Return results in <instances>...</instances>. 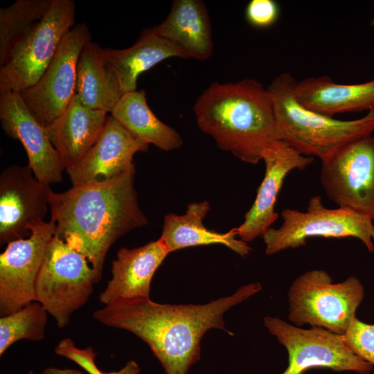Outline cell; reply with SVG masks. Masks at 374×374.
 I'll use <instances>...</instances> for the list:
<instances>
[{
	"mask_svg": "<svg viewBox=\"0 0 374 374\" xmlns=\"http://www.w3.org/2000/svg\"><path fill=\"white\" fill-rule=\"evenodd\" d=\"M261 288L259 283H252L231 296L202 305L161 304L150 297L121 299L95 310L93 317L104 326L127 330L142 339L166 374H188L200 359L204 335L213 328L232 335L225 327L224 314Z\"/></svg>",
	"mask_w": 374,
	"mask_h": 374,
	"instance_id": "cell-1",
	"label": "cell"
},
{
	"mask_svg": "<svg viewBox=\"0 0 374 374\" xmlns=\"http://www.w3.org/2000/svg\"><path fill=\"white\" fill-rule=\"evenodd\" d=\"M134 174V166L109 179L50 193L55 235L82 254L100 280L112 244L127 233L148 224L139 206Z\"/></svg>",
	"mask_w": 374,
	"mask_h": 374,
	"instance_id": "cell-2",
	"label": "cell"
},
{
	"mask_svg": "<svg viewBox=\"0 0 374 374\" xmlns=\"http://www.w3.org/2000/svg\"><path fill=\"white\" fill-rule=\"evenodd\" d=\"M193 111L201 131L244 163L257 164L265 148L277 140L271 95L256 80L213 82L198 96Z\"/></svg>",
	"mask_w": 374,
	"mask_h": 374,
	"instance_id": "cell-3",
	"label": "cell"
},
{
	"mask_svg": "<svg viewBox=\"0 0 374 374\" xmlns=\"http://www.w3.org/2000/svg\"><path fill=\"white\" fill-rule=\"evenodd\" d=\"M296 84L290 73H283L267 88L273 99L277 139L302 155L324 161L346 145L374 132V111L349 121L324 116L299 103Z\"/></svg>",
	"mask_w": 374,
	"mask_h": 374,
	"instance_id": "cell-4",
	"label": "cell"
},
{
	"mask_svg": "<svg viewBox=\"0 0 374 374\" xmlns=\"http://www.w3.org/2000/svg\"><path fill=\"white\" fill-rule=\"evenodd\" d=\"M364 296V287L355 276L334 283L324 270L308 271L288 291L289 319L298 327L310 324L343 335L356 318Z\"/></svg>",
	"mask_w": 374,
	"mask_h": 374,
	"instance_id": "cell-5",
	"label": "cell"
},
{
	"mask_svg": "<svg viewBox=\"0 0 374 374\" xmlns=\"http://www.w3.org/2000/svg\"><path fill=\"white\" fill-rule=\"evenodd\" d=\"M88 262L56 235L48 243L35 283V301L44 306L60 328L86 304L94 284L100 281Z\"/></svg>",
	"mask_w": 374,
	"mask_h": 374,
	"instance_id": "cell-6",
	"label": "cell"
},
{
	"mask_svg": "<svg viewBox=\"0 0 374 374\" xmlns=\"http://www.w3.org/2000/svg\"><path fill=\"white\" fill-rule=\"evenodd\" d=\"M75 17L73 1L53 0L45 15L17 40L0 66V93H19L38 81L74 26Z\"/></svg>",
	"mask_w": 374,
	"mask_h": 374,
	"instance_id": "cell-7",
	"label": "cell"
},
{
	"mask_svg": "<svg viewBox=\"0 0 374 374\" xmlns=\"http://www.w3.org/2000/svg\"><path fill=\"white\" fill-rule=\"evenodd\" d=\"M281 215L282 224L277 229L270 227L262 235L267 255L304 246L314 237L355 238L368 251H374L373 220L345 208H326L319 195L310 199L305 212L285 208Z\"/></svg>",
	"mask_w": 374,
	"mask_h": 374,
	"instance_id": "cell-8",
	"label": "cell"
},
{
	"mask_svg": "<svg viewBox=\"0 0 374 374\" xmlns=\"http://www.w3.org/2000/svg\"><path fill=\"white\" fill-rule=\"evenodd\" d=\"M264 324L288 353V365L281 374H304L314 368L368 374L373 366L354 354L341 335L324 328L303 329L277 318L266 317Z\"/></svg>",
	"mask_w": 374,
	"mask_h": 374,
	"instance_id": "cell-9",
	"label": "cell"
},
{
	"mask_svg": "<svg viewBox=\"0 0 374 374\" xmlns=\"http://www.w3.org/2000/svg\"><path fill=\"white\" fill-rule=\"evenodd\" d=\"M320 182L339 207L374 220V135L355 140L321 161Z\"/></svg>",
	"mask_w": 374,
	"mask_h": 374,
	"instance_id": "cell-10",
	"label": "cell"
},
{
	"mask_svg": "<svg viewBox=\"0 0 374 374\" xmlns=\"http://www.w3.org/2000/svg\"><path fill=\"white\" fill-rule=\"evenodd\" d=\"M89 41L91 35L87 25L80 23L74 26L62 40L38 81L19 93L30 112L44 128L64 112L75 95L78 62Z\"/></svg>",
	"mask_w": 374,
	"mask_h": 374,
	"instance_id": "cell-11",
	"label": "cell"
},
{
	"mask_svg": "<svg viewBox=\"0 0 374 374\" xmlns=\"http://www.w3.org/2000/svg\"><path fill=\"white\" fill-rule=\"evenodd\" d=\"M28 238L8 243L0 255V315L11 314L35 301V287L49 242L53 220L34 224Z\"/></svg>",
	"mask_w": 374,
	"mask_h": 374,
	"instance_id": "cell-12",
	"label": "cell"
},
{
	"mask_svg": "<svg viewBox=\"0 0 374 374\" xmlns=\"http://www.w3.org/2000/svg\"><path fill=\"white\" fill-rule=\"evenodd\" d=\"M50 184L27 166L12 165L0 175V243L23 238L44 222L49 207Z\"/></svg>",
	"mask_w": 374,
	"mask_h": 374,
	"instance_id": "cell-13",
	"label": "cell"
},
{
	"mask_svg": "<svg viewBox=\"0 0 374 374\" xmlns=\"http://www.w3.org/2000/svg\"><path fill=\"white\" fill-rule=\"evenodd\" d=\"M262 160L265 173L258 188L254 202L244 215V222L236 227L238 237L251 242L269 229L278 218L275 204L287 175L312 163L314 159L300 154L283 141L275 140L263 150Z\"/></svg>",
	"mask_w": 374,
	"mask_h": 374,
	"instance_id": "cell-14",
	"label": "cell"
},
{
	"mask_svg": "<svg viewBox=\"0 0 374 374\" xmlns=\"http://www.w3.org/2000/svg\"><path fill=\"white\" fill-rule=\"evenodd\" d=\"M0 121L6 134L23 145L28 166L37 179L48 184L62 181L65 168L45 129L30 112L19 93H0Z\"/></svg>",
	"mask_w": 374,
	"mask_h": 374,
	"instance_id": "cell-15",
	"label": "cell"
},
{
	"mask_svg": "<svg viewBox=\"0 0 374 374\" xmlns=\"http://www.w3.org/2000/svg\"><path fill=\"white\" fill-rule=\"evenodd\" d=\"M149 146L109 116L97 141L66 172L73 186L109 179L134 166V154Z\"/></svg>",
	"mask_w": 374,
	"mask_h": 374,
	"instance_id": "cell-16",
	"label": "cell"
},
{
	"mask_svg": "<svg viewBox=\"0 0 374 374\" xmlns=\"http://www.w3.org/2000/svg\"><path fill=\"white\" fill-rule=\"evenodd\" d=\"M170 253L160 238L139 247L119 249L100 302L106 305L121 299L150 297L154 273Z\"/></svg>",
	"mask_w": 374,
	"mask_h": 374,
	"instance_id": "cell-17",
	"label": "cell"
},
{
	"mask_svg": "<svg viewBox=\"0 0 374 374\" xmlns=\"http://www.w3.org/2000/svg\"><path fill=\"white\" fill-rule=\"evenodd\" d=\"M108 113L91 109L75 93L64 112L44 128L66 171L73 168L98 139Z\"/></svg>",
	"mask_w": 374,
	"mask_h": 374,
	"instance_id": "cell-18",
	"label": "cell"
},
{
	"mask_svg": "<svg viewBox=\"0 0 374 374\" xmlns=\"http://www.w3.org/2000/svg\"><path fill=\"white\" fill-rule=\"evenodd\" d=\"M105 67L123 95L136 91L144 71L171 57L189 59L178 46L159 36L154 27L143 31L136 43L125 49L102 48Z\"/></svg>",
	"mask_w": 374,
	"mask_h": 374,
	"instance_id": "cell-19",
	"label": "cell"
},
{
	"mask_svg": "<svg viewBox=\"0 0 374 374\" xmlns=\"http://www.w3.org/2000/svg\"><path fill=\"white\" fill-rule=\"evenodd\" d=\"M154 28L159 36L182 49L188 58L204 61L213 55L211 23L203 1H174L167 17Z\"/></svg>",
	"mask_w": 374,
	"mask_h": 374,
	"instance_id": "cell-20",
	"label": "cell"
},
{
	"mask_svg": "<svg viewBox=\"0 0 374 374\" xmlns=\"http://www.w3.org/2000/svg\"><path fill=\"white\" fill-rule=\"evenodd\" d=\"M295 95L303 107L324 116L374 111V80L360 84L335 83L327 75L297 82Z\"/></svg>",
	"mask_w": 374,
	"mask_h": 374,
	"instance_id": "cell-21",
	"label": "cell"
},
{
	"mask_svg": "<svg viewBox=\"0 0 374 374\" xmlns=\"http://www.w3.org/2000/svg\"><path fill=\"white\" fill-rule=\"evenodd\" d=\"M209 210V202L202 201L190 203L184 215L168 213L164 216L160 239L169 251L218 244L227 247L241 256L248 255L251 248L247 242L236 238L235 228L226 233H220L204 226L203 220Z\"/></svg>",
	"mask_w": 374,
	"mask_h": 374,
	"instance_id": "cell-22",
	"label": "cell"
},
{
	"mask_svg": "<svg viewBox=\"0 0 374 374\" xmlns=\"http://www.w3.org/2000/svg\"><path fill=\"white\" fill-rule=\"evenodd\" d=\"M110 116L135 137L162 150H174L183 145L180 134L152 112L143 89L123 95Z\"/></svg>",
	"mask_w": 374,
	"mask_h": 374,
	"instance_id": "cell-23",
	"label": "cell"
},
{
	"mask_svg": "<svg viewBox=\"0 0 374 374\" xmlns=\"http://www.w3.org/2000/svg\"><path fill=\"white\" fill-rule=\"evenodd\" d=\"M75 91L84 105L108 114L123 96L105 67L102 47L91 40L79 57Z\"/></svg>",
	"mask_w": 374,
	"mask_h": 374,
	"instance_id": "cell-24",
	"label": "cell"
},
{
	"mask_svg": "<svg viewBox=\"0 0 374 374\" xmlns=\"http://www.w3.org/2000/svg\"><path fill=\"white\" fill-rule=\"evenodd\" d=\"M53 0H17L0 8V66L17 40L47 12Z\"/></svg>",
	"mask_w": 374,
	"mask_h": 374,
	"instance_id": "cell-25",
	"label": "cell"
},
{
	"mask_svg": "<svg viewBox=\"0 0 374 374\" xmlns=\"http://www.w3.org/2000/svg\"><path fill=\"white\" fill-rule=\"evenodd\" d=\"M48 313L37 301L0 318V355L15 343L27 339L39 341L44 338Z\"/></svg>",
	"mask_w": 374,
	"mask_h": 374,
	"instance_id": "cell-26",
	"label": "cell"
},
{
	"mask_svg": "<svg viewBox=\"0 0 374 374\" xmlns=\"http://www.w3.org/2000/svg\"><path fill=\"white\" fill-rule=\"evenodd\" d=\"M341 337L354 354L374 366V324L363 323L355 318Z\"/></svg>",
	"mask_w": 374,
	"mask_h": 374,
	"instance_id": "cell-27",
	"label": "cell"
},
{
	"mask_svg": "<svg viewBox=\"0 0 374 374\" xmlns=\"http://www.w3.org/2000/svg\"><path fill=\"white\" fill-rule=\"evenodd\" d=\"M54 352L59 356L75 362L89 374H105L95 363L97 354L92 347L79 348L71 338L66 337L58 342Z\"/></svg>",
	"mask_w": 374,
	"mask_h": 374,
	"instance_id": "cell-28",
	"label": "cell"
},
{
	"mask_svg": "<svg viewBox=\"0 0 374 374\" xmlns=\"http://www.w3.org/2000/svg\"><path fill=\"white\" fill-rule=\"evenodd\" d=\"M279 16V5L274 0H251L245 8L247 22L256 28H269L276 23Z\"/></svg>",
	"mask_w": 374,
	"mask_h": 374,
	"instance_id": "cell-29",
	"label": "cell"
},
{
	"mask_svg": "<svg viewBox=\"0 0 374 374\" xmlns=\"http://www.w3.org/2000/svg\"><path fill=\"white\" fill-rule=\"evenodd\" d=\"M139 364L134 360L128 361L125 366L118 371L105 372V374H139Z\"/></svg>",
	"mask_w": 374,
	"mask_h": 374,
	"instance_id": "cell-30",
	"label": "cell"
},
{
	"mask_svg": "<svg viewBox=\"0 0 374 374\" xmlns=\"http://www.w3.org/2000/svg\"><path fill=\"white\" fill-rule=\"evenodd\" d=\"M41 374H84L83 372L71 368H60L48 367L45 368Z\"/></svg>",
	"mask_w": 374,
	"mask_h": 374,
	"instance_id": "cell-31",
	"label": "cell"
},
{
	"mask_svg": "<svg viewBox=\"0 0 374 374\" xmlns=\"http://www.w3.org/2000/svg\"><path fill=\"white\" fill-rule=\"evenodd\" d=\"M371 25L372 26H374V18L372 19V21H371Z\"/></svg>",
	"mask_w": 374,
	"mask_h": 374,
	"instance_id": "cell-32",
	"label": "cell"
},
{
	"mask_svg": "<svg viewBox=\"0 0 374 374\" xmlns=\"http://www.w3.org/2000/svg\"><path fill=\"white\" fill-rule=\"evenodd\" d=\"M27 374H35L32 371H28Z\"/></svg>",
	"mask_w": 374,
	"mask_h": 374,
	"instance_id": "cell-33",
	"label": "cell"
},
{
	"mask_svg": "<svg viewBox=\"0 0 374 374\" xmlns=\"http://www.w3.org/2000/svg\"><path fill=\"white\" fill-rule=\"evenodd\" d=\"M372 238H373V242H374V230L373 231Z\"/></svg>",
	"mask_w": 374,
	"mask_h": 374,
	"instance_id": "cell-34",
	"label": "cell"
}]
</instances>
